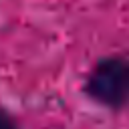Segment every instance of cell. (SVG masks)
<instances>
[{
    "instance_id": "2",
    "label": "cell",
    "mask_w": 129,
    "mask_h": 129,
    "mask_svg": "<svg viewBox=\"0 0 129 129\" xmlns=\"http://www.w3.org/2000/svg\"><path fill=\"white\" fill-rule=\"evenodd\" d=\"M0 129H20L18 119L6 107H0Z\"/></svg>"
},
{
    "instance_id": "1",
    "label": "cell",
    "mask_w": 129,
    "mask_h": 129,
    "mask_svg": "<svg viewBox=\"0 0 129 129\" xmlns=\"http://www.w3.org/2000/svg\"><path fill=\"white\" fill-rule=\"evenodd\" d=\"M83 95L107 111L129 107V52H113L97 58L83 81Z\"/></svg>"
}]
</instances>
